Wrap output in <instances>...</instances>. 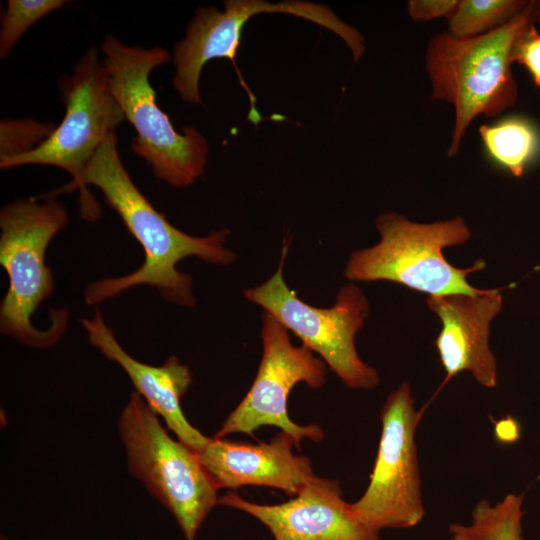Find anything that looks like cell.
I'll return each instance as SVG.
<instances>
[{
    "instance_id": "1",
    "label": "cell",
    "mask_w": 540,
    "mask_h": 540,
    "mask_svg": "<svg viewBox=\"0 0 540 540\" xmlns=\"http://www.w3.org/2000/svg\"><path fill=\"white\" fill-rule=\"evenodd\" d=\"M87 185L100 189L106 203L119 215L144 252V261L138 269L90 283L84 293L87 304H99L132 287L147 285L156 288L168 302L194 307L192 279L177 270V263L190 256L220 265L235 261L236 254L224 246L230 234L228 228L204 237L192 236L173 226L153 207L121 161L116 132L103 141L75 184H67L48 196L79 189L81 216L94 221L99 218V207L85 189Z\"/></svg>"
},
{
    "instance_id": "2",
    "label": "cell",
    "mask_w": 540,
    "mask_h": 540,
    "mask_svg": "<svg viewBox=\"0 0 540 540\" xmlns=\"http://www.w3.org/2000/svg\"><path fill=\"white\" fill-rule=\"evenodd\" d=\"M107 87L137 135L131 148L154 176L170 186H190L205 172L208 142L195 127L177 131L157 104L151 71L172 59L168 50L128 46L106 34L101 43Z\"/></svg>"
},
{
    "instance_id": "3",
    "label": "cell",
    "mask_w": 540,
    "mask_h": 540,
    "mask_svg": "<svg viewBox=\"0 0 540 540\" xmlns=\"http://www.w3.org/2000/svg\"><path fill=\"white\" fill-rule=\"evenodd\" d=\"M530 24L528 2L509 22L485 34L457 39L446 32L430 40L425 68L431 99L447 101L455 108L448 157L457 155L469 124L477 116L495 117L516 102L513 49Z\"/></svg>"
},
{
    "instance_id": "4",
    "label": "cell",
    "mask_w": 540,
    "mask_h": 540,
    "mask_svg": "<svg viewBox=\"0 0 540 540\" xmlns=\"http://www.w3.org/2000/svg\"><path fill=\"white\" fill-rule=\"evenodd\" d=\"M68 223L64 206L52 198L36 197L6 204L0 212V264L7 273L8 290L0 306V330L30 347L45 349L62 337L68 311L50 310L51 324L36 328L31 318L54 290V277L45 263L53 237Z\"/></svg>"
},
{
    "instance_id": "5",
    "label": "cell",
    "mask_w": 540,
    "mask_h": 540,
    "mask_svg": "<svg viewBox=\"0 0 540 540\" xmlns=\"http://www.w3.org/2000/svg\"><path fill=\"white\" fill-rule=\"evenodd\" d=\"M376 227L380 241L351 253L344 269L348 280L391 281L429 296L484 292L467 281L469 274L486 266L483 260L472 267L458 268L443 255L445 247L470 239L471 232L462 217L421 224L385 212L378 216Z\"/></svg>"
},
{
    "instance_id": "6",
    "label": "cell",
    "mask_w": 540,
    "mask_h": 540,
    "mask_svg": "<svg viewBox=\"0 0 540 540\" xmlns=\"http://www.w3.org/2000/svg\"><path fill=\"white\" fill-rule=\"evenodd\" d=\"M118 431L130 473L173 515L186 540H195L219 501L197 452L173 439L136 391L122 409Z\"/></svg>"
},
{
    "instance_id": "7",
    "label": "cell",
    "mask_w": 540,
    "mask_h": 540,
    "mask_svg": "<svg viewBox=\"0 0 540 540\" xmlns=\"http://www.w3.org/2000/svg\"><path fill=\"white\" fill-rule=\"evenodd\" d=\"M288 248L284 240L276 272L261 285L245 290V298L300 338L348 387L373 389L380 382L379 374L361 360L354 342L369 312L365 294L358 286L349 284L341 287L329 308L305 303L283 277Z\"/></svg>"
},
{
    "instance_id": "8",
    "label": "cell",
    "mask_w": 540,
    "mask_h": 540,
    "mask_svg": "<svg viewBox=\"0 0 540 540\" xmlns=\"http://www.w3.org/2000/svg\"><path fill=\"white\" fill-rule=\"evenodd\" d=\"M380 419L382 430L370 481L351 506L365 524L379 532L411 528L422 520L425 510L415 443L420 413L408 383L403 382L388 396Z\"/></svg>"
},
{
    "instance_id": "9",
    "label": "cell",
    "mask_w": 540,
    "mask_h": 540,
    "mask_svg": "<svg viewBox=\"0 0 540 540\" xmlns=\"http://www.w3.org/2000/svg\"><path fill=\"white\" fill-rule=\"evenodd\" d=\"M288 330L271 314L263 312V352L255 379L247 394L227 416L214 437L234 433L253 436L262 426H275L293 437L298 448L304 438L319 442L324 430L316 424L298 425L287 411L290 391L298 383L318 389L326 382V363L307 346H294Z\"/></svg>"
},
{
    "instance_id": "10",
    "label": "cell",
    "mask_w": 540,
    "mask_h": 540,
    "mask_svg": "<svg viewBox=\"0 0 540 540\" xmlns=\"http://www.w3.org/2000/svg\"><path fill=\"white\" fill-rule=\"evenodd\" d=\"M65 115L38 148L0 163L1 169L47 165L63 169L75 184L103 141L116 132L125 115L108 90L98 51L91 46L76 62L71 75L58 79Z\"/></svg>"
},
{
    "instance_id": "11",
    "label": "cell",
    "mask_w": 540,
    "mask_h": 540,
    "mask_svg": "<svg viewBox=\"0 0 540 540\" xmlns=\"http://www.w3.org/2000/svg\"><path fill=\"white\" fill-rule=\"evenodd\" d=\"M260 13H285L314 22L344 38L349 25L340 20L327 6L307 1L270 3L264 0H226L224 10L202 6L189 22L185 37L176 43L172 53L175 66L173 87L183 101L201 104L199 81L205 64L217 58L229 59L237 70L239 81L248 91L252 113L257 124L260 116L254 106V96L242 79L236 64L241 32L248 20Z\"/></svg>"
},
{
    "instance_id": "12",
    "label": "cell",
    "mask_w": 540,
    "mask_h": 540,
    "mask_svg": "<svg viewBox=\"0 0 540 540\" xmlns=\"http://www.w3.org/2000/svg\"><path fill=\"white\" fill-rule=\"evenodd\" d=\"M219 504L240 510L261 522L274 540H382L343 498L337 480L315 477L292 499L258 504L228 492Z\"/></svg>"
},
{
    "instance_id": "13",
    "label": "cell",
    "mask_w": 540,
    "mask_h": 540,
    "mask_svg": "<svg viewBox=\"0 0 540 540\" xmlns=\"http://www.w3.org/2000/svg\"><path fill=\"white\" fill-rule=\"evenodd\" d=\"M294 447L293 437L282 431L258 444L213 437L197 456L217 489L264 486L296 496L316 476L310 458L295 454Z\"/></svg>"
},
{
    "instance_id": "14",
    "label": "cell",
    "mask_w": 540,
    "mask_h": 540,
    "mask_svg": "<svg viewBox=\"0 0 540 540\" xmlns=\"http://www.w3.org/2000/svg\"><path fill=\"white\" fill-rule=\"evenodd\" d=\"M501 289L480 294L429 296L427 305L441 321L435 340L446 380L461 371L472 373L484 387L497 385L496 359L489 347V327L502 308Z\"/></svg>"
},
{
    "instance_id": "15",
    "label": "cell",
    "mask_w": 540,
    "mask_h": 540,
    "mask_svg": "<svg viewBox=\"0 0 540 540\" xmlns=\"http://www.w3.org/2000/svg\"><path fill=\"white\" fill-rule=\"evenodd\" d=\"M81 323L89 343L125 371L135 391L162 417L176 438L195 452H200L210 438L190 424L181 408V399L192 382L190 368L175 356L169 357L160 366L133 358L119 344L99 310L95 311L93 318L81 319Z\"/></svg>"
},
{
    "instance_id": "16",
    "label": "cell",
    "mask_w": 540,
    "mask_h": 540,
    "mask_svg": "<svg viewBox=\"0 0 540 540\" xmlns=\"http://www.w3.org/2000/svg\"><path fill=\"white\" fill-rule=\"evenodd\" d=\"M479 134L490 157L515 177L523 175L540 148L535 127L520 117L483 125Z\"/></svg>"
},
{
    "instance_id": "17",
    "label": "cell",
    "mask_w": 540,
    "mask_h": 540,
    "mask_svg": "<svg viewBox=\"0 0 540 540\" xmlns=\"http://www.w3.org/2000/svg\"><path fill=\"white\" fill-rule=\"evenodd\" d=\"M522 495L508 494L495 505L479 501L470 524L450 525L451 540H523Z\"/></svg>"
},
{
    "instance_id": "18",
    "label": "cell",
    "mask_w": 540,
    "mask_h": 540,
    "mask_svg": "<svg viewBox=\"0 0 540 540\" xmlns=\"http://www.w3.org/2000/svg\"><path fill=\"white\" fill-rule=\"evenodd\" d=\"M526 0H460L447 19L448 34L457 39L490 32L517 16L528 5Z\"/></svg>"
},
{
    "instance_id": "19",
    "label": "cell",
    "mask_w": 540,
    "mask_h": 540,
    "mask_svg": "<svg viewBox=\"0 0 540 540\" xmlns=\"http://www.w3.org/2000/svg\"><path fill=\"white\" fill-rule=\"evenodd\" d=\"M66 3V0H8L0 29V59L10 54L33 24Z\"/></svg>"
},
{
    "instance_id": "20",
    "label": "cell",
    "mask_w": 540,
    "mask_h": 540,
    "mask_svg": "<svg viewBox=\"0 0 540 540\" xmlns=\"http://www.w3.org/2000/svg\"><path fill=\"white\" fill-rule=\"evenodd\" d=\"M57 125L33 119L4 118L0 122V163L41 146Z\"/></svg>"
},
{
    "instance_id": "21",
    "label": "cell",
    "mask_w": 540,
    "mask_h": 540,
    "mask_svg": "<svg viewBox=\"0 0 540 540\" xmlns=\"http://www.w3.org/2000/svg\"><path fill=\"white\" fill-rule=\"evenodd\" d=\"M513 62L523 65L534 84L540 87V33L533 23L518 38L513 49Z\"/></svg>"
},
{
    "instance_id": "22",
    "label": "cell",
    "mask_w": 540,
    "mask_h": 540,
    "mask_svg": "<svg viewBox=\"0 0 540 540\" xmlns=\"http://www.w3.org/2000/svg\"><path fill=\"white\" fill-rule=\"evenodd\" d=\"M458 0H409L407 10L416 22H427L439 17L449 18L455 11Z\"/></svg>"
},
{
    "instance_id": "23",
    "label": "cell",
    "mask_w": 540,
    "mask_h": 540,
    "mask_svg": "<svg viewBox=\"0 0 540 540\" xmlns=\"http://www.w3.org/2000/svg\"><path fill=\"white\" fill-rule=\"evenodd\" d=\"M495 435L503 443H512L520 436L519 425L513 418L502 419L495 425Z\"/></svg>"
},
{
    "instance_id": "24",
    "label": "cell",
    "mask_w": 540,
    "mask_h": 540,
    "mask_svg": "<svg viewBox=\"0 0 540 540\" xmlns=\"http://www.w3.org/2000/svg\"><path fill=\"white\" fill-rule=\"evenodd\" d=\"M529 14L531 22L540 25V0L529 1Z\"/></svg>"
},
{
    "instance_id": "25",
    "label": "cell",
    "mask_w": 540,
    "mask_h": 540,
    "mask_svg": "<svg viewBox=\"0 0 540 540\" xmlns=\"http://www.w3.org/2000/svg\"><path fill=\"white\" fill-rule=\"evenodd\" d=\"M1 540H7V539H6V538H4V537H1Z\"/></svg>"
}]
</instances>
